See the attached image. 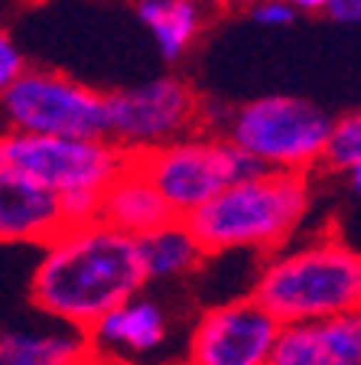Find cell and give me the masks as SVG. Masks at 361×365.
Returning <instances> with one entry per match:
<instances>
[{
	"label": "cell",
	"instance_id": "obj_20",
	"mask_svg": "<svg viewBox=\"0 0 361 365\" xmlns=\"http://www.w3.org/2000/svg\"><path fill=\"white\" fill-rule=\"evenodd\" d=\"M23 68H26V56L16 46L14 33L7 26H0V98H4V91L14 85V78L20 76Z\"/></svg>",
	"mask_w": 361,
	"mask_h": 365
},
{
	"label": "cell",
	"instance_id": "obj_13",
	"mask_svg": "<svg viewBox=\"0 0 361 365\" xmlns=\"http://www.w3.org/2000/svg\"><path fill=\"white\" fill-rule=\"evenodd\" d=\"M166 219H173V212L166 209L163 196L153 190V182L147 180L140 163L134 157H127V163L101 190L98 222L117 228L120 235L140 238L147 232H153L157 225H163Z\"/></svg>",
	"mask_w": 361,
	"mask_h": 365
},
{
	"label": "cell",
	"instance_id": "obj_10",
	"mask_svg": "<svg viewBox=\"0 0 361 365\" xmlns=\"http://www.w3.org/2000/svg\"><path fill=\"white\" fill-rule=\"evenodd\" d=\"M271 365H361V313L283 323L273 339Z\"/></svg>",
	"mask_w": 361,
	"mask_h": 365
},
{
	"label": "cell",
	"instance_id": "obj_1",
	"mask_svg": "<svg viewBox=\"0 0 361 365\" xmlns=\"http://www.w3.org/2000/svg\"><path fill=\"white\" fill-rule=\"evenodd\" d=\"M143 287L137 238L95 219L62 225L43 245L30 277V304L59 327L88 333L111 307L143 294Z\"/></svg>",
	"mask_w": 361,
	"mask_h": 365
},
{
	"label": "cell",
	"instance_id": "obj_9",
	"mask_svg": "<svg viewBox=\"0 0 361 365\" xmlns=\"http://www.w3.org/2000/svg\"><path fill=\"white\" fill-rule=\"evenodd\" d=\"M277 329L251 294L209 307L192 327L186 365H271Z\"/></svg>",
	"mask_w": 361,
	"mask_h": 365
},
{
	"label": "cell",
	"instance_id": "obj_7",
	"mask_svg": "<svg viewBox=\"0 0 361 365\" xmlns=\"http://www.w3.org/2000/svg\"><path fill=\"white\" fill-rule=\"evenodd\" d=\"M205 101L179 76L105 91V137L127 157L202 130Z\"/></svg>",
	"mask_w": 361,
	"mask_h": 365
},
{
	"label": "cell",
	"instance_id": "obj_2",
	"mask_svg": "<svg viewBox=\"0 0 361 365\" xmlns=\"http://www.w3.org/2000/svg\"><path fill=\"white\" fill-rule=\"evenodd\" d=\"M263 258L251 297L280 327L361 310V258L335 232L293 238Z\"/></svg>",
	"mask_w": 361,
	"mask_h": 365
},
{
	"label": "cell",
	"instance_id": "obj_23",
	"mask_svg": "<svg viewBox=\"0 0 361 365\" xmlns=\"http://www.w3.org/2000/svg\"><path fill=\"white\" fill-rule=\"evenodd\" d=\"M189 4H199V7H225V4H231V0H189Z\"/></svg>",
	"mask_w": 361,
	"mask_h": 365
},
{
	"label": "cell",
	"instance_id": "obj_18",
	"mask_svg": "<svg viewBox=\"0 0 361 365\" xmlns=\"http://www.w3.org/2000/svg\"><path fill=\"white\" fill-rule=\"evenodd\" d=\"M98 196L101 192H66L59 196L62 225H85L98 219Z\"/></svg>",
	"mask_w": 361,
	"mask_h": 365
},
{
	"label": "cell",
	"instance_id": "obj_6",
	"mask_svg": "<svg viewBox=\"0 0 361 365\" xmlns=\"http://www.w3.org/2000/svg\"><path fill=\"white\" fill-rule=\"evenodd\" d=\"M0 130L43 137H105V91L59 68L26 66L0 98Z\"/></svg>",
	"mask_w": 361,
	"mask_h": 365
},
{
	"label": "cell",
	"instance_id": "obj_15",
	"mask_svg": "<svg viewBox=\"0 0 361 365\" xmlns=\"http://www.w3.org/2000/svg\"><path fill=\"white\" fill-rule=\"evenodd\" d=\"M95 359L85 333L56 329H0V365H88Z\"/></svg>",
	"mask_w": 361,
	"mask_h": 365
},
{
	"label": "cell",
	"instance_id": "obj_12",
	"mask_svg": "<svg viewBox=\"0 0 361 365\" xmlns=\"http://www.w3.org/2000/svg\"><path fill=\"white\" fill-rule=\"evenodd\" d=\"M59 228V199L0 167V245H46Z\"/></svg>",
	"mask_w": 361,
	"mask_h": 365
},
{
	"label": "cell",
	"instance_id": "obj_22",
	"mask_svg": "<svg viewBox=\"0 0 361 365\" xmlns=\"http://www.w3.org/2000/svg\"><path fill=\"white\" fill-rule=\"evenodd\" d=\"M296 14H325V4L329 0H286Z\"/></svg>",
	"mask_w": 361,
	"mask_h": 365
},
{
	"label": "cell",
	"instance_id": "obj_16",
	"mask_svg": "<svg viewBox=\"0 0 361 365\" xmlns=\"http://www.w3.org/2000/svg\"><path fill=\"white\" fill-rule=\"evenodd\" d=\"M137 16L163 62H179L209 26V10L189 0H137Z\"/></svg>",
	"mask_w": 361,
	"mask_h": 365
},
{
	"label": "cell",
	"instance_id": "obj_4",
	"mask_svg": "<svg viewBox=\"0 0 361 365\" xmlns=\"http://www.w3.org/2000/svg\"><path fill=\"white\" fill-rule=\"evenodd\" d=\"M332 118L300 95H261L244 105L202 118V130L228 137L261 170L313 173L319 170Z\"/></svg>",
	"mask_w": 361,
	"mask_h": 365
},
{
	"label": "cell",
	"instance_id": "obj_17",
	"mask_svg": "<svg viewBox=\"0 0 361 365\" xmlns=\"http://www.w3.org/2000/svg\"><path fill=\"white\" fill-rule=\"evenodd\" d=\"M319 167L335 176H348L355 170H361V114L358 111H345L339 118H332Z\"/></svg>",
	"mask_w": 361,
	"mask_h": 365
},
{
	"label": "cell",
	"instance_id": "obj_8",
	"mask_svg": "<svg viewBox=\"0 0 361 365\" xmlns=\"http://www.w3.org/2000/svg\"><path fill=\"white\" fill-rule=\"evenodd\" d=\"M127 163L108 137H43L0 130V167L26 176L56 199L66 192H101Z\"/></svg>",
	"mask_w": 361,
	"mask_h": 365
},
{
	"label": "cell",
	"instance_id": "obj_21",
	"mask_svg": "<svg viewBox=\"0 0 361 365\" xmlns=\"http://www.w3.org/2000/svg\"><path fill=\"white\" fill-rule=\"evenodd\" d=\"M325 14H329L332 20L345 23V26H358L361 0H329V4H325Z\"/></svg>",
	"mask_w": 361,
	"mask_h": 365
},
{
	"label": "cell",
	"instance_id": "obj_3",
	"mask_svg": "<svg viewBox=\"0 0 361 365\" xmlns=\"http://www.w3.org/2000/svg\"><path fill=\"white\" fill-rule=\"evenodd\" d=\"M309 212H313L309 173L257 170L199 205L192 215H186V222L209 258L228 251L271 255L286 242H293Z\"/></svg>",
	"mask_w": 361,
	"mask_h": 365
},
{
	"label": "cell",
	"instance_id": "obj_19",
	"mask_svg": "<svg viewBox=\"0 0 361 365\" xmlns=\"http://www.w3.org/2000/svg\"><path fill=\"white\" fill-rule=\"evenodd\" d=\"M248 14L257 26H267V30H286L296 20V10L286 0H251Z\"/></svg>",
	"mask_w": 361,
	"mask_h": 365
},
{
	"label": "cell",
	"instance_id": "obj_5",
	"mask_svg": "<svg viewBox=\"0 0 361 365\" xmlns=\"http://www.w3.org/2000/svg\"><path fill=\"white\" fill-rule=\"evenodd\" d=\"M134 160L140 163V170L176 219L192 215L199 205L219 196L225 186L261 170L248 153H241L228 137L215 134V130L186 134L157 150L137 153Z\"/></svg>",
	"mask_w": 361,
	"mask_h": 365
},
{
	"label": "cell",
	"instance_id": "obj_11",
	"mask_svg": "<svg viewBox=\"0 0 361 365\" xmlns=\"http://www.w3.org/2000/svg\"><path fill=\"white\" fill-rule=\"evenodd\" d=\"M85 339L95 356L98 352L124 359L150 356V352L163 349V342L169 339V313L153 297L134 294L124 304L111 307L95 327H88Z\"/></svg>",
	"mask_w": 361,
	"mask_h": 365
},
{
	"label": "cell",
	"instance_id": "obj_14",
	"mask_svg": "<svg viewBox=\"0 0 361 365\" xmlns=\"http://www.w3.org/2000/svg\"><path fill=\"white\" fill-rule=\"evenodd\" d=\"M137 251H140V264L150 281H179L196 274L205 264V248L199 245V238L192 235L186 219H166L163 225H157L153 232L137 238Z\"/></svg>",
	"mask_w": 361,
	"mask_h": 365
}]
</instances>
